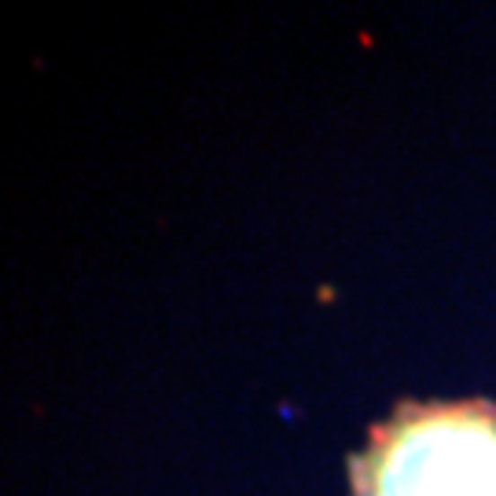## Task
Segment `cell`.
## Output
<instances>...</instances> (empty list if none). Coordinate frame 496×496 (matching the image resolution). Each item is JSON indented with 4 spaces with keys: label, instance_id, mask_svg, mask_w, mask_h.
I'll use <instances>...</instances> for the list:
<instances>
[{
    "label": "cell",
    "instance_id": "obj_1",
    "mask_svg": "<svg viewBox=\"0 0 496 496\" xmlns=\"http://www.w3.org/2000/svg\"><path fill=\"white\" fill-rule=\"evenodd\" d=\"M353 496H496V404L401 401L350 460Z\"/></svg>",
    "mask_w": 496,
    "mask_h": 496
}]
</instances>
